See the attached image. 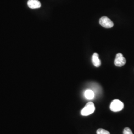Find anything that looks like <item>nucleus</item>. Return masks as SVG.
Listing matches in <instances>:
<instances>
[{
	"label": "nucleus",
	"instance_id": "1",
	"mask_svg": "<svg viewBox=\"0 0 134 134\" xmlns=\"http://www.w3.org/2000/svg\"><path fill=\"white\" fill-rule=\"evenodd\" d=\"M95 111V106L93 102H89L86 103L84 108L81 110V114L86 116L92 114Z\"/></svg>",
	"mask_w": 134,
	"mask_h": 134
},
{
	"label": "nucleus",
	"instance_id": "3",
	"mask_svg": "<svg viewBox=\"0 0 134 134\" xmlns=\"http://www.w3.org/2000/svg\"><path fill=\"white\" fill-rule=\"evenodd\" d=\"M99 24L101 25L107 29L111 28L114 26V24L112 21L106 16H102L99 19Z\"/></svg>",
	"mask_w": 134,
	"mask_h": 134
},
{
	"label": "nucleus",
	"instance_id": "2",
	"mask_svg": "<svg viewBox=\"0 0 134 134\" xmlns=\"http://www.w3.org/2000/svg\"><path fill=\"white\" fill-rule=\"evenodd\" d=\"M123 108H124L123 103L118 99H115L112 101L110 104V110L114 112H119L122 110Z\"/></svg>",
	"mask_w": 134,
	"mask_h": 134
},
{
	"label": "nucleus",
	"instance_id": "6",
	"mask_svg": "<svg viewBox=\"0 0 134 134\" xmlns=\"http://www.w3.org/2000/svg\"><path fill=\"white\" fill-rule=\"evenodd\" d=\"M92 62L96 67H99L101 65V61L99 59V55L97 53H94L92 57Z\"/></svg>",
	"mask_w": 134,
	"mask_h": 134
},
{
	"label": "nucleus",
	"instance_id": "4",
	"mask_svg": "<svg viewBox=\"0 0 134 134\" xmlns=\"http://www.w3.org/2000/svg\"><path fill=\"white\" fill-rule=\"evenodd\" d=\"M126 63V59L122 53H118L115 57L114 64L117 67H122L124 66Z\"/></svg>",
	"mask_w": 134,
	"mask_h": 134
},
{
	"label": "nucleus",
	"instance_id": "8",
	"mask_svg": "<svg viewBox=\"0 0 134 134\" xmlns=\"http://www.w3.org/2000/svg\"><path fill=\"white\" fill-rule=\"evenodd\" d=\"M96 133L97 134H110L108 131L103 129H98L97 130Z\"/></svg>",
	"mask_w": 134,
	"mask_h": 134
},
{
	"label": "nucleus",
	"instance_id": "9",
	"mask_svg": "<svg viewBox=\"0 0 134 134\" xmlns=\"http://www.w3.org/2000/svg\"><path fill=\"white\" fill-rule=\"evenodd\" d=\"M123 134H133L129 128L126 127L123 130Z\"/></svg>",
	"mask_w": 134,
	"mask_h": 134
},
{
	"label": "nucleus",
	"instance_id": "5",
	"mask_svg": "<svg viewBox=\"0 0 134 134\" xmlns=\"http://www.w3.org/2000/svg\"><path fill=\"white\" fill-rule=\"evenodd\" d=\"M27 5L29 8L31 9H38L41 6V4L38 0H29Z\"/></svg>",
	"mask_w": 134,
	"mask_h": 134
},
{
	"label": "nucleus",
	"instance_id": "7",
	"mask_svg": "<svg viewBox=\"0 0 134 134\" xmlns=\"http://www.w3.org/2000/svg\"><path fill=\"white\" fill-rule=\"evenodd\" d=\"M85 96L87 99L91 100L94 97V92L91 90H87L85 92Z\"/></svg>",
	"mask_w": 134,
	"mask_h": 134
}]
</instances>
